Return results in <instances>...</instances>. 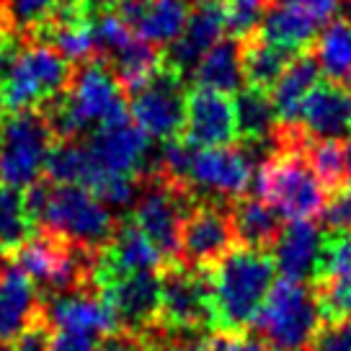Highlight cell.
I'll list each match as a JSON object with an SVG mask.
<instances>
[{
    "label": "cell",
    "instance_id": "484cf974",
    "mask_svg": "<svg viewBox=\"0 0 351 351\" xmlns=\"http://www.w3.org/2000/svg\"><path fill=\"white\" fill-rule=\"evenodd\" d=\"M241 42H243V77H245V86L263 90V93H271L297 55L287 52V49H279L274 44L263 42L258 34L241 36Z\"/></svg>",
    "mask_w": 351,
    "mask_h": 351
},
{
    "label": "cell",
    "instance_id": "f35d334b",
    "mask_svg": "<svg viewBox=\"0 0 351 351\" xmlns=\"http://www.w3.org/2000/svg\"><path fill=\"white\" fill-rule=\"evenodd\" d=\"M168 351H212V339H181V341H171Z\"/></svg>",
    "mask_w": 351,
    "mask_h": 351
},
{
    "label": "cell",
    "instance_id": "f1b7e54d",
    "mask_svg": "<svg viewBox=\"0 0 351 351\" xmlns=\"http://www.w3.org/2000/svg\"><path fill=\"white\" fill-rule=\"evenodd\" d=\"M36 235V222L26 207L23 191L0 184V251L11 256Z\"/></svg>",
    "mask_w": 351,
    "mask_h": 351
},
{
    "label": "cell",
    "instance_id": "5b68a950",
    "mask_svg": "<svg viewBox=\"0 0 351 351\" xmlns=\"http://www.w3.org/2000/svg\"><path fill=\"white\" fill-rule=\"evenodd\" d=\"M323 326L315 287L279 279L263 302L253 336L269 351H305Z\"/></svg>",
    "mask_w": 351,
    "mask_h": 351
},
{
    "label": "cell",
    "instance_id": "60d3db41",
    "mask_svg": "<svg viewBox=\"0 0 351 351\" xmlns=\"http://www.w3.org/2000/svg\"><path fill=\"white\" fill-rule=\"evenodd\" d=\"M341 13H343V21L351 23V0H341Z\"/></svg>",
    "mask_w": 351,
    "mask_h": 351
},
{
    "label": "cell",
    "instance_id": "d6986e66",
    "mask_svg": "<svg viewBox=\"0 0 351 351\" xmlns=\"http://www.w3.org/2000/svg\"><path fill=\"white\" fill-rule=\"evenodd\" d=\"M297 127L310 140H341L351 132V88L320 80L307 93Z\"/></svg>",
    "mask_w": 351,
    "mask_h": 351
},
{
    "label": "cell",
    "instance_id": "74e56055",
    "mask_svg": "<svg viewBox=\"0 0 351 351\" xmlns=\"http://www.w3.org/2000/svg\"><path fill=\"white\" fill-rule=\"evenodd\" d=\"M271 3H292V5H300V8H305L310 16H315L320 23L330 21L333 13L341 8V0H271Z\"/></svg>",
    "mask_w": 351,
    "mask_h": 351
},
{
    "label": "cell",
    "instance_id": "4dcf8cb0",
    "mask_svg": "<svg viewBox=\"0 0 351 351\" xmlns=\"http://www.w3.org/2000/svg\"><path fill=\"white\" fill-rule=\"evenodd\" d=\"M339 279H351V228H330L323 232L313 285Z\"/></svg>",
    "mask_w": 351,
    "mask_h": 351
},
{
    "label": "cell",
    "instance_id": "3957f363",
    "mask_svg": "<svg viewBox=\"0 0 351 351\" xmlns=\"http://www.w3.org/2000/svg\"><path fill=\"white\" fill-rule=\"evenodd\" d=\"M39 111L47 117L57 143H75L104 124L127 117V90L119 86L106 60L93 57L75 67L65 93Z\"/></svg>",
    "mask_w": 351,
    "mask_h": 351
},
{
    "label": "cell",
    "instance_id": "277c9868",
    "mask_svg": "<svg viewBox=\"0 0 351 351\" xmlns=\"http://www.w3.org/2000/svg\"><path fill=\"white\" fill-rule=\"evenodd\" d=\"M256 197L292 222L326 215L328 191L300 150H271L256 173Z\"/></svg>",
    "mask_w": 351,
    "mask_h": 351
},
{
    "label": "cell",
    "instance_id": "f546056e",
    "mask_svg": "<svg viewBox=\"0 0 351 351\" xmlns=\"http://www.w3.org/2000/svg\"><path fill=\"white\" fill-rule=\"evenodd\" d=\"M302 155L315 171L318 181L328 191V197L349 189V176H346V155L341 140H310L302 143Z\"/></svg>",
    "mask_w": 351,
    "mask_h": 351
},
{
    "label": "cell",
    "instance_id": "ac0fdd59",
    "mask_svg": "<svg viewBox=\"0 0 351 351\" xmlns=\"http://www.w3.org/2000/svg\"><path fill=\"white\" fill-rule=\"evenodd\" d=\"M117 16L143 42L160 47L171 44L186 29L191 16L189 0H121Z\"/></svg>",
    "mask_w": 351,
    "mask_h": 351
},
{
    "label": "cell",
    "instance_id": "d590c367",
    "mask_svg": "<svg viewBox=\"0 0 351 351\" xmlns=\"http://www.w3.org/2000/svg\"><path fill=\"white\" fill-rule=\"evenodd\" d=\"M326 219L330 228H351V186L328 197Z\"/></svg>",
    "mask_w": 351,
    "mask_h": 351
},
{
    "label": "cell",
    "instance_id": "30bf717a",
    "mask_svg": "<svg viewBox=\"0 0 351 351\" xmlns=\"http://www.w3.org/2000/svg\"><path fill=\"white\" fill-rule=\"evenodd\" d=\"M160 271V269H158ZM158 271L96 279L104 300L117 318V328L127 336L150 339L160 333V276Z\"/></svg>",
    "mask_w": 351,
    "mask_h": 351
},
{
    "label": "cell",
    "instance_id": "e575fe53",
    "mask_svg": "<svg viewBox=\"0 0 351 351\" xmlns=\"http://www.w3.org/2000/svg\"><path fill=\"white\" fill-rule=\"evenodd\" d=\"M101 341L88 333H73V330H55L49 341V351H99Z\"/></svg>",
    "mask_w": 351,
    "mask_h": 351
},
{
    "label": "cell",
    "instance_id": "836d02e7",
    "mask_svg": "<svg viewBox=\"0 0 351 351\" xmlns=\"http://www.w3.org/2000/svg\"><path fill=\"white\" fill-rule=\"evenodd\" d=\"M49 341H52V326H49V320L44 315V318H39L34 323L32 328H26L19 339L13 341V349L16 351H49Z\"/></svg>",
    "mask_w": 351,
    "mask_h": 351
},
{
    "label": "cell",
    "instance_id": "44dd1931",
    "mask_svg": "<svg viewBox=\"0 0 351 351\" xmlns=\"http://www.w3.org/2000/svg\"><path fill=\"white\" fill-rule=\"evenodd\" d=\"M253 34H258L263 42L287 49L292 55H305L315 47L320 21L315 16H310L305 8L292 5V3H269L258 29Z\"/></svg>",
    "mask_w": 351,
    "mask_h": 351
},
{
    "label": "cell",
    "instance_id": "8d00e7d4",
    "mask_svg": "<svg viewBox=\"0 0 351 351\" xmlns=\"http://www.w3.org/2000/svg\"><path fill=\"white\" fill-rule=\"evenodd\" d=\"M212 351H269L258 336L245 333V336H215Z\"/></svg>",
    "mask_w": 351,
    "mask_h": 351
},
{
    "label": "cell",
    "instance_id": "83f0119b",
    "mask_svg": "<svg viewBox=\"0 0 351 351\" xmlns=\"http://www.w3.org/2000/svg\"><path fill=\"white\" fill-rule=\"evenodd\" d=\"M313 57L330 83L351 88V23L330 21L326 29H320Z\"/></svg>",
    "mask_w": 351,
    "mask_h": 351
},
{
    "label": "cell",
    "instance_id": "ab89813d",
    "mask_svg": "<svg viewBox=\"0 0 351 351\" xmlns=\"http://www.w3.org/2000/svg\"><path fill=\"white\" fill-rule=\"evenodd\" d=\"M343 155H346V176H349V186H351V137L343 145Z\"/></svg>",
    "mask_w": 351,
    "mask_h": 351
},
{
    "label": "cell",
    "instance_id": "7a4b0ae2",
    "mask_svg": "<svg viewBox=\"0 0 351 351\" xmlns=\"http://www.w3.org/2000/svg\"><path fill=\"white\" fill-rule=\"evenodd\" d=\"M23 197L39 230L52 232L93 256L109 245L119 228V219L111 215L109 204L83 186H62L42 178L26 189Z\"/></svg>",
    "mask_w": 351,
    "mask_h": 351
},
{
    "label": "cell",
    "instance_id": "ffe728a7",
    "mask_svg": "<svg viewBox=\"0 0 351 351\" xmlns=\"http://www.w3.org/2000/svg\"><path fill=\"white\" fill-rule=\"evenodd\" d=\"M44 318V295L16 263L0 269V341H13Z\"/></svg>",
    "mask_w": 351,
    "mask_h": 351
},
{
    "label": "cell",
    "instance_id": "e0dca14e",
    "mask_svg": "<svg viewBox=\"0 0 351 351\" xmlns=\"http://www.w3.org/2000/svg\"><path fill=\"white\" fill-rule=\"evenodd\" d=\"M165 263L160 251L155 248L150 238L145 235L130 215L119 219V228L114 232L109 245L96 256L93 263V282L106 279V276H124L140 274V271H158Z\"/></svg>",
    "mask_w": 351,
    "mask_h": 351
},
{
    "label": "cell",
    "instance_id": "9a60e30c",
    "mask_svg": "<svg viewBox=\"0 0 351 351\" xmlns=\"http://www.w3.org/2000/svg\"><path fill=\"white\" fill-rule=\"evenodd\" d=\"M44 315L55 330L88 333L96 339L119 333L117 318L109 302L99 292V287H80L75 292L44 297Z\"/></svg>",
    "mask_w": 351,
    "mask_h": 351
},
{
    "label": "cell",
    "instance_id": "f6af8a7d",
    "mask_svg": "<svg viewBox=\"0 0 351 351\" xmlns=\"http://www.w3.org/2000/svg\"><path fill=\"white\" fill-rule=\"evenodd\" d=\"M3 256H5V253H3V251H0V261H3ZM0 269H3V266H0Z\"/></svg>",
    "mask_w": 351,
    "mask_h": 351
},
{
    "label": "cell",
    "instance_id": "b9f144b4",
    "mask_svg": "<svg viewBox=\"0 0 351 351\" xmlns=\"http://www.w3.org/2000/svg\"><path fill=\"white\" fill-rule=\"evenodd\" d=\"M3 23H8V19H5V0H0V26Z\"/></svg>",
    "mask_w": 351,
    "mask_h": 351
},
{
    "label": "cell",
    "instance_id": "bcb514c9",
    "mask_svg": "<svg viewBox=\"0 0 351 351\" xmlns=\"http://www.w3.org/2000/svg\"><path fill=\"white\" fill-rule=\"evenodd\" d=\"M191 3H199V0H191Z\"/></svg>",
    "mask_w": 351,
    "mask_h": 351
},
{
    "label": "cell",
    "instance_id": "d6a6232c",
    "mask_svg": "<svg viewBox=\"0 0 351 351\" xmlns=\"http://www.w3.org/2000/svg\"><path fill=\"white\" fill-rule=\"evenodd\" d=\"M305 351H351V320L323 323Z\"/></svg>",
    "mask_w": 351,
    "mask_h": 351
},
{
    "label": "cell",
    "instance_id": "4fadbf2b",
    "mask_svg": "<svg viewBox=\"0 0 351 351\" xmlns=\"http://www.w3.org/2000/svg\"><path fill=\"white\" fill-rule=\"evenodd\" d=\"M238 245V235L232 228V215L228 202L197 199V204L184 219L178 258L191 269L207 271Z\"/></svg>",
    "mask_w": 351,
    "mask_h": 351
},
{
    "label": "cell",
    "instance_id": "603a6c76",
    "mask_svg": "<svg viewBox=\"0 0 351 351\" xmlns=\"http://www.w3.org/2000/svg\"><path fill=\"white\" fill-rule=\"evenodd\" d=\"M243 42L241 36L219 39L194 67V88L215 90V93H238L243 86Z\"/></svg>",
    "mask_w": 351,
    "mask_h": 351
},
{
    "label": "cell",
    "instance_id": "7402d4cb",
    "mask_svg": "<svg viewBox=\"0 0 351 351\" xmlns=\"http://www.w3.org/2000/svg\"><path fill=\"white\" fill-rule=\"evenodd\" d=\"M320 243H323V230L315 222H310V219L289 222L271 248L282 279L302 282V285L307 279H315Z\"/></svg>",
    "mask_w": 351,
    "mask_h": 351
},
{
    "label": "cell",
    "instance_id": "cb8c5ba5",
    "mask_svg": "<svg viewBox=\"0 0 351 351\" xmlns=\"http://www.w3.org/2000/svg\"><path fill=\"white\" fill-rule=\"evenodd\" d=\"M232 228L238 235V245L271 251L282 235V217L274 207H269L261 197H245L230 202Z\"/></svg>",
    "mask_w": 351,
    "mask_h": 351
},
{
    "label": "cell",
    "instance_id": "52a82bcc",
    "mask_svg": "<svg viewBox=\"0 0 351 351\" xmlns=\"http://www.w3.org/2000/svg\"><path fill=\"white\" fill-rule=\"evenodd\" d=\"M75 67L77 65H73L49 44L26 39L5 80L0 83L3 106L8 109V114L44 109L49 101L65 93L75 75Z\"/></svg>",
    "mask_w": 351,
    "mask_h": 351
},
{
    "label": "cell",
    "instance_id": "8992f818",
    "mask_svg": "<svg viewBox=\"0 0 351 351\" xmlns=\"http://www.w3.org/2000/svg\"><path fill=\"white\" fill-rule=\"evenodd\" d=\"M160 333L173 341L204 339L215 330L209 274L181 261L160 266Z\"/></svg>",
    "mask_w": 351,
    "mask_h": 351
},
{
    "label": "cell",
    "instance_id": "d4e9b609",
    "mask_svg": "<svg viewBox=\"0 0 351 351\" xmlns=\"http://www.w3.org/2000/svg\"><path fill=\"white\" fill-rule=\"evenodd\" d=\"M318 77L320 67L318 60L313 57V49L305 52V55H297L292 60V65L287 67L282 80L271 90V101H274L279 127H297V117H300V109H302V101L320 83Z\"/></svg>",
    "mask_w": 351,
    "mask_h": 351
},
{
    "label": "cell",
    "instance_id": "5bb4252c",
    "mask_svg": "<svg viewBox=\"0 0 351 351\" xmlns=\"http://www.w3.org/2000/svg\"><path fill=\"white\" fill-rule=\"evenodd\" d=\"M181 140L191 147H230L238 145L235 101L225 93L191 88L186 96V121Z\"/></svg>",
    "mask_w": 351,
    "mask_h": 351
},
{
    "label": "cell",
    "instance_id": "2e32d148",
    "mask_svg": "<svg viewBox=\"0 0 351 351\" xmlns=\"http://www.w3.org/2000/svg\"><path fill=\"white\" fill-rule=\"evenodd\" d=\"M228 29V5L225 0H199L191 8L186 29L165 49V65L186 77L189 70L199 65V60L222 39Z\"/></svg>",
    "mask_w": 351,
    "mask_h": 351
},
{
    "label": "cell",
    "instance_id": "6da1fadb",
    "mask_svg": "<svg viewBox=\"0 0 351 351\" xmlns=\"http://www.w3.org/2000/svg\"><path fill=\"white\" fill-rule=\"evenodd\" d=\"M207 274L217 336L251 333L274 287L276 261L271 251L235 245L222 261L207 269Z\"/></svg>",
    "mask_w": 351,
    "mask_h": 351
},
{
    "label": "cell",
    "instance_id": "1f68e13d",
    "mask_svg": "<svg viewBox=\"0 0 351 351\" xmlns=\"http://www.w3.org/2000/svg\"><path fill=\"white\" fill-rule=\"evenodd\" d=\"M62 0H5V19L16 32L29 34L49 19Z\"/></svg>",
    "mask_w": 351,
    "mask_h": 351
},
{
    "label": "cell",
    "instance_id": "8fae6325",
    "mask_svg": "<svg viewBox=\"0 0 351 351\" xmlns=\"http://www.w3.org/2000/svg\"><path fill=\"white\" fill-rule=\"evenodd\" d=\"M186 77L176 73L173 67L163 65V70L147 86L132 93V121L150 140L163 145L181 140L186 121Z\"/></svg>",
    "mask_w": 351,
    "mask_h": 351
},
{
    "label": "cell",
    "instance_id": "ee69618b",
    "mask_svg": "<svg viewBox=\"0 0 351 351\" xmlns=\"http://www.w3.org/2000/svg\"><path fill=\"white\" fill-rule=\"evenodd\" d=\"M3 109H5V106H3V96H0V121H3Z\"/></svg>",
    "mask_w": 351,
    "mask_h": 351
},
{
    "label": "cell",
    "instance_id": "7bdbcfd3",
    "mask_svg": "<svg viewBox=\"0 0 351 351\" xmlns=\"http://www.w3.org/2000/svg\"><path fill=\"white\" fill-rule=\"evenodd\" d=\"M0 351H16V349H13V343H8V341H0Z\"/></svg>",
    "mask_w": 351,
    "mask_h": 351
},
{
    "label": "cell",
    "instance_id": "4316f807",
    "mask_svg": "<svg viewBox=\"0 0 351 351\" xmlns=\"http://www.w3.org/2000/svg\"><path fill=\"white\" fill-rule=\"evenodd\" d=\"M235 114H238V137L245 147H258L266 143H271L274 147L279 119H276L271 93H263L248 86L241 88L235 99Z\"/></svg>",
    "mask_w": 351,
    "mask_h": 351
},
{
    "label": "cell",
    "instance_id": "7c38bea8",
    "mask_svg": "<svg viewBox=\"0 0 351 351\" xmlns=\"http://www.w3.org/2000/svg\"><path fill=\"white\" fill-rule=\"evenodd\" d=\"M251 178L253 155L238 143L230 147H194L184 181L197 199L204 194V199L230 204L248 194Z\"/></svg>",
    "mask_w": 351,
    "mask_h": 351
},
{
    "label": "cell",
    "instance_id": "ba28073f",
    "mask_svg": "<svg viewBox=\"0 0 351 351\" xmlns=\"http://www.w3.org/2000/svg\"><path fill=\"white\" fill-rule=\"evenodd\" d=\"M194 204H197V197L191 189L150 165L140 181V191L130 212V219L150 238V243L160 251L165 261H176L181 228Z\"/></svg>",
    "mask_w": 351,
    "mask_h": 351
},
{
    "label": "cell",
    "instance_id": "9c48e42d",
    "mask_svg": "<svg viewBox=\"0 0 351 351\" xmlns=\"http://www.w3.org/2000/svg\"><path fill=\"white\" fill-rule=\"evenodd\" d=\"M55 134L39 109L13 111L0 121V181L26 191L42 181Z\"/></svg>",
    "mask_w": 351,
    "mask_h": 351
}]
</instances>
